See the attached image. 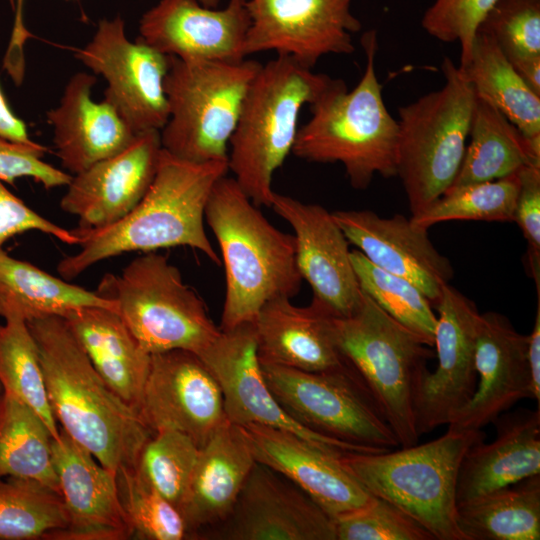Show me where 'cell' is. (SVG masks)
<instances>
[{
    "mask_svg": "<svg viewBox=\"0 0 540 540\" xmlns=\"http://www.w3.org/2000/svg\"><path fill=\"white\" fill-rule=\"evenodd\" d=\"M36 342L53 414L75 442L117 472L135 468L154 434L106 384L60 316L27 322Z\"/></svg>",
    "mask_w": 540,
    "mask_h": 540,
    "instance_id": "obj_1",
    "label": "cell"
},
{
    "mask_svg": "<svg viewBox=\"0 0 540 540\" xmlns=\"http://www.w3.org/2000/svg\"><path fill=\"white\" fill-rule=\"evenodd\" d=\"M227 172V161L193 163L162 148L154 180L140 202L110 226L73 229L80 249L59 261L58 273L71 280L96 263L123 253L177 246L197 249L220 265L205 232V207L214 184Z\"/></svg>",
    "mask_w": 540,
    "mask_h": 540,
    "instance_id": "obj_2",
    "label": "cell"
},
{
    "mask_svg": "<svg viewBox=\"0 0 540 540\" xmlns=\"http://www.w3.org/2000/svg\"><path fill=\"white\" fill-rule=\"evenodd\" d=\"M205 221L225 268L220 330L252 323L268 301L298 294L303 279L294 236L273 226L233 177L224 175L214 184Z\"/></svg>",
    "mask_w": 540,
    "mask_h": 540,
    "instance_id": "obj_3",
    "label": "cell"
},
{
    "mask_svg": "<svg viewBox=\"0 0 540 540\" xmlns=\"http://www.w3.org/2000/svg\"><path fill=\"white\" fill-rule=\"evenodd\" d=\"M360 42L366 57L361 79L351 91L333 79L309 105L311 117L298 128L292 153L308 162L341 163L352 187L364 190L375 174L396 176L398 123L376 74L377 31H366Z\"/></svg>",
    "mask_w": 540,
    "mask_h": 540,
    "instance_id": "obj_4",
    "label": "cell"
},
{
    "mask_svg": "<svg viewBox=\"0 0 540 540\" xmlns=\"http://www.w3.org/2000/svg\"><path fill=\"white\" fill-rule=\"evenodd\" d=\"M333 78L277 54L253 78L228 147V171L258 207H271L272 180L292 152L302 107Z\"/></svg>",
    "mask_w": 540,
    "mask_h": 540,
    "instance_id": "obj_5",
    "label": "cell"
},
{
    "mask_svg": "<svg viewBox=\"0 0 540 540\" xmlns=\"http://www.w3.org/2000/svg\"><path fill=\"white\" fill-rule=\"evenodd\" d=\"M485 438L481 430L448 428L424 444L378 453L349 452L340 459L372 495L422 525L435 540H465L457 525L456 487L468 448Z\"/></svg>",
    "mask_w": 540,
    "mask_h": 540,
    "instance_id": "obj_6",
    "label": "cell"
},
{
    "mask_svg": "<svg viewBox=\"0 0 540 540\" xmlns=\"http://www.w3.org/2000/svg\"><path fill=\"white\" fill-rule=\"evenodd\" d=\"M442 71L441 88L398 108L396 176L412 215L452 185L469 137L476 92L450 57Z\"/></svg>",
    "mask_w": 540,
    "mask_h": 540,
    "instance_id": "obj_7",
    "label": "cell"
},
{
    "mask_svg": "<svg viewBox=\"0 0 540 540\" xmlns=\"http://www.w3.org/2000/svg\"><path fill=\"white\" fill-rule=\"evenodd\" d=\"M331 326L340 353L367 386L400 447L416 445L414 400L435 357L430 346L364 292L352 315H331Z\"/></svg>",
    "mask_w": 540,
    "mask_h": 540,
    "instance_id": "obj_8",
    "label": "cell"
},
{
    "mask_svg": "<svg viewBox=\"0 0 540 540\" xmlns=\"http://www.w3.org/2000/svg\"><path fill=\"white\" fill-rule=\"evenodd\" d=\"M261 63L184 61L169 56L164 81L169 115L162 148L193 163L227 161L248 88Z\"/></svg>",
    "mask_w": 540,
    "mask_h": 540,
    "instance_id": "obj_9",
    "label": "cell"
},
{
    "mask_svg": "<svg viewBox=\"0 0 540 540\" xmlns=\"http://www.w3.org/2000/svg\"><path fill=\"white\" fill-rule=\"evenodd\" d=\"M150 354L187 350L199 355L219 335L200 296L168 258L153 252L130 261L119 274H106L96 290Z\"/></svg>",
    "mask_w": 540,
    "mask_h": 540,
    "instance_id": "obj_10",
    "label": "cell"
},
{
    "mask_svg": "<svg viewBox=\"0 0 540 540\" xmlns=\"http://www.w3.org/2000/svg\"><path fill=\"white\" fill-rule=\"evenodd\" d=\"M261 367L280 406L307 429L377 451L400 447L378 404L353 367L323 372L268 363H261Z\"/></svg>",
    "mask_w": 540,
    "mask_h": 540,
    "instance_id": "obj_11",
    "label": "cell"
},
{
    "mask_svg": "<svg viewBox=\"0 0 540 540\" xmlns=\"http://www.w3.org/2000/svg\"><path fill=\"white\" fill-rule=\"evenodd\" d=\"M75 56L103 76L104 99L136 134L163 128L169 115L164 89L169 56L139 38L130 41L120 17L101 20L91 41Z\"/></svg>",
    "mask_w": 540,
    "mask_h": 540,
    "instance_id": "obj_12",
    "label": "cell"
},
{
    "mask_svg": "<svg viewBox=\"0 0 540 540\" xmlns=\"http://www.w3.org/2000/svg\"><path fill=\"white\" fill-rule=\"evenodd\" d=\"M198 356L221 388L226 417L231 423L238 426L258 424L289 431L335 455L381 452L320 435L284 411L264 378L253 322L220 330L216 339Z\"/></svg>",
    "mask_w": 540,
    "mask_h": 540,
    "instance_id": "obj_13",
    "label": "cell"
},
{
    "mask_svg": "<svg viewBox=\"0 0 540 540\" xmlns=\"http://www.w3.org/2000/svg\"><path fill=\"white\" fill-rule=\"evenodd\" d=\"M434 346L437 367L421 378L414 400L419 437L448 425L470 401L477 385L475 348L481 313L449 283L442 288Z\"/></svg>",
    "mask_w": 540,
    "mask_h": 540,
    "instance_id": "obj_14",
    "label": "cell"
},
{
    "mask_svg": "<svg viewBox=\"0 0 540 540\" xmlns=\"http://www.w3.org/2000/svg\"><path fill=\"white\" fill-rule=\"evenodd\" d=\"M352 1L246 0L251 20L246 57L272 50L313 68L325 55L352 54V34L362 29Z\"/></svg>",
    "mask_w": 540,
    "mask_h": 540,
    "instance_id": "obj_15",
    "label": "cell"
},
{
    "mask_svg": "<svg viewBox=\"0 0 540 540\" xmlns=\"http://www.w3.org/2000/svg\"><path fill=\"white\" fill-rule=\"evenodd\" d=\"M138 412L153 433L176 430L199 448L228 420L216 378L197 354L187 350L151 354Z\"/></svg>",
    "mask_w": 540,
    "mask_h": 540,
    "instance_id": "obj_16",
    "label": "cell"
},
{
    "mask_svg": "<svg viewBox=\"0 0 540 540\" xmlns=\"http://www.w3.org/2000/svg\"><path fill=\"white\" fill-rule=\"evenodd\" d=\"M207 531L203 536L222 540H336L334 519L293 482L257 461L229 516Z\"/></svg>",
    "mask_w": 540,
    "mask_h": 540,
    "instance_id": "obj_17",
    "label": "cell"
},
{
    "mask_svg": "<svg viewBox=\"0 0 540 540\" xmlns=\"http://www.w3.org/2000/svg\"><path fill=\"white\" fill-rule=\"evenodd\" d=\"M271 208L294 231L296 261L313 299L337 317L352 315L360 306V288L349 241L332 213L318 204L274 192Z\"/></svg>",
    "mask_w": 540,
    "mask_h": 540,
    "instance_id": "obj_18",
    "label": "cell"
},
{
    "mask_svg": "<svg viewBox=\"0 0 540 540\" xmlns=\"http://www.w3.org/2000/svg\"><path fill=\"white\" fill-rule=\"evenodd\" d=\"M250 24L246 0H228L222 9L198 0H160L142 15L138 38L184 61L240 62Z\"/></svg>",
    "mask_w": 540,
    "mask_h": 540,
    "instance_id": "obj_19",
    "label": "cell"
},
{
    "mask_svg": "<svg viewBox=\"0 0 540 540\" xmlns=\"http://www.w3.org/2000/svg\"><path fill=\"white\" fill-rule=\"evenodd\" d=\"M161 152L160 131L138 133L124 150L72 176L60 208L78 217V229H99L118 222L148 191Z\"/></svg>",
    "mask_w": 540,
    "mask_h": 540,
    "instance_id": "obj_20",
    "label": "cell"
},
{
    "mask_svg": "<svg viewBox=\"0 0 540 540\" xmlns=\"http://www.w3.org/2000/svg\"><path fill=\"white\" fill-rule=\"evenodd\" d=\"M52 462L67 517L57 540L133 537L119 497L117 472L100 464L62 429L59 438L52 439Z\"/></svg>",
    "mask_w": 540,
    "mask_h": 540,
    "instance_id": "obj_21",
    "label": "cell"
},
{
    "mask_svg": "<svg viewBox=\"0 0 540 540\" xmlns=\"http://www.w3.org/2000/svg\"><path fill=\"white\" fill-rule=\"evenodd\" d=\"M332 215L349 243L369 261L409 280L432 306L437 305L443 286L453 277V268L434 247L426 229L400 214L383 218L370 210H339Z\"/></svg>",
    "mask_w": 540,
    "mask_h": 540,
    "instance_id": "obj_22",
    "label": "cell"
},
{
    "mask_svg": "<svg viewBox=\"0 0 540 540\" xmlns=\"http://www.w3.org/2000/svg\"><path fill=\"white\" fill-rule=\"evenodd\" d=\"M255 460L280 473L333 519L360 509L373 499L341 462L289 431L258 425L240 426Z\"/></svg>",
    "mask_w": 540,
    "mask_h": 540,
    "instance_id": "obj_23",
    "label": "cell"
},
{
    "mask_svg": "<svg viewBox=\"0 0 540 540\" xmlns=\"http://www.w3.org/2000/svg\"><path fill=\"white\" fill-rule=\"evenodd\" d=\"M475 368V392L448 428L481 430L521 399H532L528 335L517 332L505 316L481 314Z\"/></svg>",
    "mask_w": 540,
    "mask_h": 540,
    "instance_id": "obj_24",
    "label": "cell"
},
{
    "mask_svg": "<svg viewBox=\"0 0 540 540\" xmlns=\"http://www.w3.org/2000/svg\"><path fill=\"white\" fill-rule=\"evenodd\" d=\"M95 83L94 75L74 74L59 104L46 114L57 156L74 175L124 150L137 135L108 101L93 100Z\"/></svg>",
    "mask_w": 540,
    "mask_h": 540,
    "instance_id": "obj_25",
    "label": "cell"
},
{
    "mask_svg": "<svg viewBox=\"0 0 540 540\" xmlns=\"http://www.w3.org/2000/svg\"><path fill=\"white\" fill-rule=\"evenodd\" d=\"M255 463L240 426L227 420L210 435L199 448L179 507L191 538L229 516Z\"/></svg>",
    "mask_w": 540,
    "mask_h": 540,
    "instance_id": "obj_26",
    "label": "cell"
},
{
    "mask_svg": "<svg viewBox=\"0 0 540 540\" xmlns=\"http://www.w3.org/2000/svg\"><path fill=\"white\" fill-rule=\"evenodd\" d=\"M331 315L314 299L305 307L290 298L268 301L253 321L260 362L308 372L352 367L336 345Z\"/></svg>",
    "mask_w": 540,
    "mask_h": 540,
    "instance_id": "obj_27",
    "label": "cell"
},
{
    "mask_svg": "<svg viewBox=\"0 0 540 540\" xmlns=\"http://www.w3.org/2000/svg\"><path fill=\"white\" fill-rule=\"evenodd\" d=\"M493 424L495 439L475 441L463 456L457 503L540 474V408L506 411Z\"/></svg>",
    "mask_w": 540,
    "mask_h": 540,
    "instance_id": "obj_28",
    "label": "cell"
},
{
    "mask_svg": "<svg viewBox=\"0 0 540 540\" xmlns=\"http://www.w3.org/2000/svg\"><path fill=\"white\" fill-rule=\"evenodd\" d=\"M63 318L106 384L138 411L151 354L141 347L117 310L87 306Z\"/></svg>",
    "mask_w": 540,
    "mask_h": 540,
    "instance_id": "obj_29",
    "label": "cell"
},
{
    "mask_svg": "<svg viewBox=\"0 0 540 540\" xmlns=\"http://www.w3.org/2000/svg\"><path fill=\"white\" fill-rule=\"evenodd\" d=\"M460 170L449 187L493 181L540 166V140L525 137L492 103L476 94Z\"/></svg>",
    "mask_w": 540,
    "mask_h": 540,
    "instance_id": "obj_30",
    "label": "cell"
},
{
    "mask_svg": "<svg viewBox=\"0 0 540 540\" xmlns=\"http://www.w3.org/2000/svg\"><path fill=\"white\" fill-rule=\"evenodd\" d=\"M87 306L117 310L116 303L53 276L0 248V317L29 322L47 316L63 317Z\"/></svg>",
    "mask_w": 540,
    "mask_h": 540,
    "instance_id": "obj_31",
    "label": "cell"
},
{
    "mask_svg": "<svg viewBox=\"0 0 540 540\" xmlns=\"http://www.w3.org/2000/svg\"><path fill=\"white\" fill-rule=\"evenodd\" d=\"M465 540H539L540 474L457 503Z\"/></svg>",
    "mask_w": 540,
    "mask_h": 540,
    "instance_id": "obj_32",
    "label": "cell"
},
{
    "mask_svg": "<svg viewBox=\"0 0 540 540\" xmlns=\"http://www.w3.org/2000/svg\"><path fill=\"white\" fill-rule=\"evenodd\" d=\"M459 69L477 95L492 103L525 137L540 140V95L524 82L491 37L477 32L470 58Z\"/></svg>",
    "mask_w": 540,
    "mask_h": 540,
    "instance_id": "obj_33",
    "label": "cell"
},
{
    "mask_svg": "<svg viewBox=\"0 0 540 540\" xmlns=\"http://www.w3.org/2000/svg\"><path fill=\"white\" fill-rule=\"evenodd\" d=\"M33 479L59 492L52 436L42 418L17 397L0 395V480Z\"/></svg>",
    "mask_w": 540,
    "mask_h": 540,
    "instance_id": "obj_34",
    "label": "cell"
},
{
    "mask_svg": "<svg viewBox=\"0 0 540 540\" xmlns=\"http://www.w3.org/2000/svg\"><path fill=\"white\" fill-rule=\"evenodd\" d=\"M66 525L60 493L33 479L0 480V540H57Z\"/></svg>",
    "mask_w": 540,
    "mask_h": 540,
    "instance_id": "obj_35",
    "label": "cell"
},
{
    "mask_svg": "<svg viewBox=\"0 0 540 540\" xmlns=\"http://www.w3.org/2000/svg\"><path fill=\"white\" fill-rule=\"evenodd\" d=\"M0 384L4 392L26 403L42 418L53 440L59 438L38 348L24 321L5 320L0 324Z\"/></svg>",
    "mask_w": 540,
    "mask_h": 540,
    "instance_id": "obj_36",
    "label": "cell"
},
{
    "mask_svg": "<svg viewBox=\"0 0 540 540\" xmlns=\"http://www.w3.org/2000/svg\"><path fill=\"white\" fill-rule=\"evenodd\" d=\"M518 172L493 181L448 188L410 220L426 230L452 220L514 222L520 184Z\"/></svg>",
    "mask_w": 540,
    "mask_h": 540,
    "instance_id": "obj_37",
    "label": "cell"
},
{
    "mask_svg": "<svg viewBox=\"0 0 540 540\" xmlns=\"http://www.w3.org/2000/svg\"><path fill=\"white\" fill-rule=\"evenodd\" d=\"M361 290L384 312L434 346L437 316L422 291L409 280L383 270L359 250L351 251Z\"/></svg>",
    "mask_w": 540,
    "mask_h": 540,
    "instance_id": "obj_38",
    "label": "cell"
},
{
    "mask_svg": "<svg viewBox=\"0 0 540 540\" xmlns=\"http://www.w3.org/2000/svg\"><path fill=\"white\" fill-rule=\"evenodd\" d=\"M117 485L133 537L146 540L191 539L179 509L134 468H119Z\"/></svg>",
    "mask_w": 540,
    "mask_h": 540,
    "instance_id": "obj_39",
    "label": "cell"
},
{
    "mask_svg": "<svg viewBox=\"0 0 540 540\" xmlns=\"http://www.w3.org/2000/svg\"><path fill=\"white\" fill-rule=\"evenodd\" d=\"M198 453L199 446L188 435L161 430L145 443L134 469L179 509Z\"/></svg>",
    "mask_w": 540,
    "mask_h": 540,
    "instance_id": "obj_40",
    "label": "cell"
},
{
    "mask_svg": "<svg viewBox=\"0 0 540 540\" xmlns=\"http://www.w3.org/2000/svg\"><path fill=\"white\" fill-rule=\"evenodd\" d=\"M477 32L491 37L510 64L540 56V0H497Z\"/></svg>",
    "mask_w": 540,
    "mask_h": 540,
    "instance_id": "obj_41",
    "label": "cell"
},
{
    "mask_svg": "<svg viewBox=\"0 0 540 540\" xmlns=\"http://www.w3.org/2000/svg\"><path fill=\"white\" fill-rule=\"evenodd\" d=\"M336 540H435L394 504L373 497L369 504L334 519Z\"/></svg>",
    "mask_w": 540,
    "mask_h": 540,
    "instance_id": "obj_42",
    "label": "cell"
},
{
    "mask_svg": "<svg viewBox=\"0 0 540 540\" xmlns=\"http://www.w3.org/2000/svg\"><path fill=\"white\" fill-rule=\"evenodd\" d=\"M497 0H434L425 10L421 25L431 37L460 44V64L468 62L478 26Z\"/></svg>",
    "mask_w": 540,
    "mask_h": 540,
    "instance_id": "obj_43",
    "label": "cell"
},
{
    "mask_svg": "<svg viewBox=\"0 0 540 540\" xmlns=\"http://www.w3.org/2000/svg\"><path fill=\"white\" fill-rule=\"evenodd\" d=\"M46 147L36 143H20L0 137V180L13 183L15 179L30 177L46 189L67 186L68 174L42 160Z\"/></svg>",
    "mask_w": 540,
    "mask_h": 540,
    "instance_id": "obj_44",
    "label": "cell"
},
{
    "mask_svg": "<svg viewBox=\"0 0 540 540\" xmlns=\"http://www.w3.org/2000/svg\"><path fill=\"white\" fill-rule=\"evenodd\" d=\"M518 174L514 222L527 241L529 270L540 291V166H526Z\"/></svg>",
    "mask_w": 540,
    "mask_h": 540,
    "instance_id": "obj_45",
    "label": "cell"
},
{
    "mask_svg": "<svg viewBox=\"0 0 540 540\" xmlns=\"http://www.w3.org/2000/svg\"><path fill=\"white\" fill-rule=\"evenodd\" d=\"M27 231H40L63 243L79 244L72 230L60 227L32 210L0 180V248L8 239Z\"/></svg>",
    "mask_w": 540,
    "mask_h": 540,
    "instance_id": "obj_46",
    "label": "cell"
},
{
    "mask_svg": "<svg viewBox=\"0 0 540 540\" xmlns=\"http://www.w3.org/2000/svg\"><path fill=\"white\" fill-rule=\"evenodd\" d=\"M528 362L531 376L532 399L540 402V292H537V310L534 325L528 335Z\"/></svg>",
    "mask_w": 540,
    "mask_h": 540,
    "instance_id": "obj_47",
    "label": "cell"
},
{
    "mask_svg": "<svg viewBox=\"0 0 540 540\" xmlns=\"http://www.w3.org/2000/svg\"><path fill=\"white\" fill-rule=\"evenodd\" d=\"M0 137L20 142H34L28 134L27 126L23 120L17 117L10 106L0 88Z\"/></svg>",
    "mask_w": 540,
    "mask_h": 540,
    "instance_id": "obj_48",
    "label": "cell"
},
{
    "mask_svg": "<svg viewBox=\"0 0 540 540\" xmlns=\"http://www.w3.org/2000/svg\"><path fill=\"white\" fill-rule=\"evenodd\" d=\"M524 82L540 95V56L511 64Z\"/></svg>",
    "mask_w": 540,
    "mask_h": 540,
    "instance_id": "obj_49",
    "label": "cell"
},
{
    "mask_svg": "<svg viewBox=\"0 0 540 540\" xmlns=\"http://www.w3.org/2000/svg\"><path fill=\"white\" fill-rule=\"evenodd\" d=\"M203 6L217 8L221 0H198Z\"/></svg>",
    "mask_w": 540,
    "mask_h": 540,
    "instance_id": "obj_50",
    "label": "cell"
},
{
    "mask_svg": "<svg viewBox=\"0 0 540 540\" xmlns=\"http://www.w3.org/2000/svg\"><path fill=\"white\" fill-rule=\"evenodd\" d=\"M2 392H3V389H2V386L0 384V395L2 394Z\"/></svg>",
    "mask_w": 540,
    "mask_h": 540,
    "instance_id": "obj_51",
    "label": "cell"
},
{
    "mask_svg": "<svg viewBox=\"0 0 540 540\" xmlns=\"http://www.w3.org/2000/svg\"><path fill=\"white\" fill-rule=\"evenodd\" d=\"M10 2H11V4H12V5L14 4V3H13V2H14V0H10ZM19 2H21V0H19Z\"/></svg>",
    "mask_w": 540,
    "mask_h": 540,
    "instance_id": "obj_52",
    "label": "cell"
}]
</instances>
